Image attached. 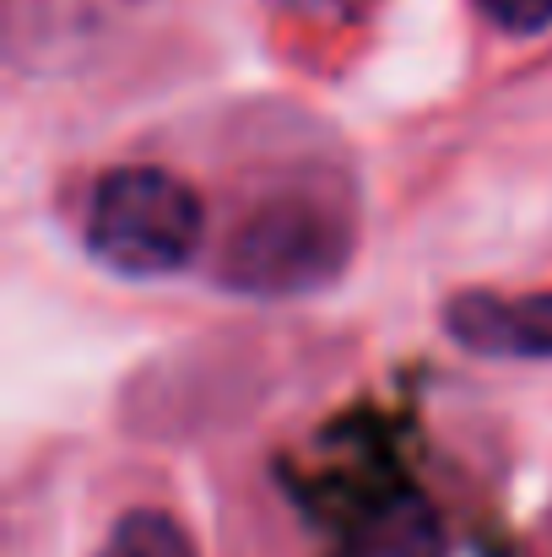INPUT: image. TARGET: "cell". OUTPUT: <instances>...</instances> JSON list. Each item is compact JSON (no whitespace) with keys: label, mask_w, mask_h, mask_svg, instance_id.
Returning <instances> with one entry per match:
<instances>
[{"label":"cell","mask_w":552,"mask_h":557,"mask_svg":"<svg viewBox=\"0 0 552 557\" xmlns=\"http://www.w3.org/2000/svg\"><path fill=\"white\" fill-rule=\"evenodd\" d=\"M206 238L200 195L169 169H114L87 200V249L120 276H174Z\"/></svg>","instance_id":"obj_1"},{"label":"cell","mask_w":552,"mask_h":557,"mask_svg":"<svg viewBox=\"0 0 552 557\" xmlns=\"http://www.w3.org/2000/svg\"><path fill=\"white\" fill-rule=\"evenodd\" d=\"M347 222L315 200H271L238 222L222 249V282L249 298L320 293L347 265Z\"/></svg>","instance_id":"obj_2"},{"label":"cell","mask_w":552,"mask_h":557,"mask_svg":"<svg viewBox=\"0 0 552 557\" xmlns=\"http://www.w3.org/2000/svg\"><path fill=\"white\" fill-rule=\"evenodd\" d=\"M450 336L482 358H552V287L526 298L461 293L444 309Z\"/></svg>","instance_id":"obj_3"},{"label":"cell","mask_w":552,"mask_h":557,"mask_svg":"<svg viewBox=\"0 0 552 557\" xmlns=\"http://www.w3.org/2000/svg\"><path fill=\"white\" fill-rule=\"evenodd\" d=\"M342 557H450V531L422 493L401 487L347 525Z\"/></svg>","instance_id":"obj_4"},{"label":"cell","mask_w":552,"mask_h":557,"mask_svg":"<svg viewBox=\"0 0 552 557\" xmlns=\"http://www.w3.org/2000/svg\"><path fill=\"white\" fill-rule=\"evenodd\" d=\"M293 5H304V11H331V16H347V11H364L373 0H293Z\"/></svg>","instance_id":"obj_7"},{"label":"cell","mask_w":552,"mask_h":557,"mask_svg":"<svg viewBox=\"0 0 552 557\" xmlns=\"http://www.w3.org/2000/svg\"><path fill=\"white\" fill-rule=\"evenodd\" d=\"M98 557H200L189 531L163 509H131L114 520L109 542Z\"/></svg>","instance_id":"obj_5"},{"label":"cell","mask_w":552,"mask_h":557,"mask_svg":"<svg viewBox=\"0 0 552 557\" xmlns=\"http://www.w3.org/2000/svg\"><path fill=\"white\" fill-rule=\"evenodd\" d=\"M477 11L504 27V33H520V38H537L552 27V0H477Z\"/></svg>","instance_id":"obj_6"}]
</instances>
